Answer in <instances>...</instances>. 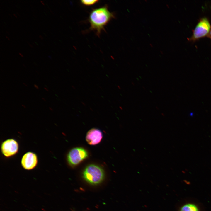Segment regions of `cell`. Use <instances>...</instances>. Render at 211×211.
I'll return each instance as SVG.
<instances>
[{"instance_id":"6da1fadb","label":"cell","mask_w":211,"mask_h":211,"mask_svg":"<svg viewBox=\"0 0 211 211\" xmlns=\"http://www.w3.org/2000/svg\"><path fill=\"white\" fill-rule=\"evenodd\" d=\"M114 18V14L109 11L106 5L93 9L88 18L90 25L89 30L96 31V35L99 36L102 31L105 30V26Z\"/></svg>"},{"instance_id":"7a4b0ae2","label":"cell","mask_w":211,"mask_h":211,"mask_svg":"<svg viewBox=\"0 0 211 211\" xmlns=\"http://www.w3.org/2000/svg\"><path fill=\"white\" fill-rule=\"evenodd\" d=\"M211 30V25L209 19L206 17L200 18L195 28L193 30L192 34L188 40L194 42L200 39L208 37Z\"/></svg>"},{"instance_id":"3957f363","label":"cell","mask_w":211,"mask_h":211,"mask_svg":"<svg viewBox=\"0 0 211 211\" xmlns=\"http://www.w3.org/2000/svg\"><path fill=\"white\" fill-rule=\"evenodd\" d=\"M84 179L92 185H97L104 179V173L100 167L96 165L91 164L87 166L83 172Z\"/></svg>"},{"instance_id":"277c9868","label":"cell","mask_w":211,"mask_h":211,"mask_svg":"<svg viewBox=\"0 0 211 211\" xmlns=\"http://www.w3.org/2000/svg\"><path fill=\"white\" fill-rule=\"evenodd\" d=\"M86 150L81 147H77L71 149L69 152L67 159L68 163L72 166L79 164L88 156Z\"/></svg>"},{"instance_id":"5b68a950","label":"cell","mask_w":211,"mask_h":211,"mask_svg":"<svg viewBox=\"0 0 211 211\" xmlns=\"http://www.w3.org/2000/svg\"><path fill=\"white\" fill-rule=\"evenodd\" d=\"M18 144L13 139H7L4 141L1 146L2 154L5 157H10L15 155L18 152Z\"/></svg>"},{"instance_id":"8992f818","label":"cell","mask_w":211,"mask_h":211,"mask_svg":"<svg viewBox=\"0 0 211 211\" xmlns=\"http://www.w3.org/2000/svg\"><path fill=\"white\" fill-rule=\"evenodd\" d=\"M38 162L37 155L32 152H28L23 156L21 164L23 168L27 170L33 169L36 166Z\"/></svg>"},{"instance_id":"52a82bcc","label":"cell","mask_w":211,"mask_h":211,"mask_svg":"<svg viewBox=\"0 0 211 211\" xmlns=\"http://www.w3.org/2000/svg\"><path fill=\"white\" fill-rule=\"evenodd\" d=\"M103 135L101 132L99 130L93 128L87 133L86 140L87 143L91 145H95L101 141Z\"/></svg>"},{"instance_id":"ba28073f","label":"cell","mask_w":211,"mask_h":211,"mask_svg":"<svg viewBox=\"0 0 211 211\" xmlns=\"http://www.w3.org/2000/svg\"><path fill=\"white\" fill-rule=\"evenodd\" d=\"M179 211H200L197 205L192 203H187L182 205Z\"/></svg>"},{"instance_id":"9c48e42d","label":"cell","mask_w":211,"mask_h":211,"mask_svg":"<svg viewBox=\"0 0 211 211\" xmlns=\"http://www.w3.org/2000/svg\"><path fill=\"white\" fill-rule=\"evenodd\" d=\"M98 0H81L80 1V2L83 5L86 6H90L94 5L96 3L99 2Z\"/></svg>"},{"instance_id":"30bf717a","label":"cell","mask_w":211,"mask_h":211,"mask_svg":"<svg viewBox=\"0 0 211 211\" xmlns=\"http://www.w3.org/2000/svg\"><path fill=\"white\" fill-rule=\"evenodd\" d=\"M207 37H208L209 38H210L211 40V30H210L209 34Z\"/></svg>"},{"instance_id":"8fae6325","label":"cell","mask_w":211,"mask_h":211,"mask_svg":"<svg viewBox=\"0 0 211 211\" xmlns=\"http://www.w3.org/2000/svg\"><path fill=\"white\" fill-rule=\"evenodd\" d=\"M34 86L35 87V88L36 89H39L38 86L35 84H34Z\"/></svg>"},{"instance_id":"7c38bea8","label":"cell","mask_w":211,"mask_h":211,"mask_svg":"<svg viewBox=\"0 0 211 211\" xmlns=\"http://www.w3.org/2000/svg\"><path fill=\"white\" fill-rule=\"evenodd\" d=\"M27 42L28 43V44H29V45L31 47H32V48H33V47L31 44H30L28 42H27Z\"/></svg>"},{"instance_id":"4fadbf2b","label":"cell","mask_w":211,"mask_h":211,"mask_svg":"<svg viewBox=\"0 0 211 211\" xmlns=\"http://www.w3.org/2000/svg\"><path fill=\"white\" fill-rule=\"evenodd\" d=\"M39 37L41 39L43 40V37L41 35H40Z\"/></svg>"},{"instance_id":"5bb4252c","label":"cell","mask_w":211,"mask_h":211,"mask_svg":"<svg viewBox=\"0 0 211 211\" xmlns=\"http://www.w3.org/2000/svg\"><path fill=\"white\" fill-rule=\"evenodd\" d=\"M19 55H20L22 57H23V55H22L21 54V53H19Z\"/></svg>"},{"instance_id":"9a60e30c","label":"cell","mask_w":211,"mask_h":211,"mask_svg":"<svg viewBox=\"0 0 211 211\" xmlns=\"http://www.w3.org/2000/svg\"><path fill=\"white\" fill-rule=\"evenodd\" d=\"M44 89H45L46 91H48V89L47 88L45 87V88H44Z\"/></svg>"},{"instance_id":"2e32d148","label":"cell","mask_w":211,"mask_h":211,"mask_svg":"<svg viewBox=\"0 0 211 211\" xmlns=\"http://www.w3.org/2000/svg\"><path fill=\"white\" fill-rule=\"evenodd\" d=\"M49 109H50V110H51L52 111L53 109H52V108H50V107H49Z\"/></svg>"},{"instance_id":"e0dca14e","label":"cell","mask_w":211,"mask_h":211,"mask_svg":"<svg viewBox=\"0 0 211 211\" xmlns=\"http://www.w3.org/2000/svg\"><path fill=\"white\" fill-rule=\"evenodd\" d=\"M40 2H41V3H42L43 5H44V3H43V2L42 1H40Z\"/></svg>"},{"instance_id":"ac0fdd59","label":"cell","mask_w":211,"mask_h":211,"mask_svg":"<svg viewBox=\"0 0 211 211\" xmlns=\"http://www.w3.org/2000/svg\"><path fill=\"white\" fill-rule=\"evenodd\" d=\"M6 37L8 39V40H10L9 38H8L7 36H6Z\"/></svg>"},{"instance_id":"d6986e66","label":"cell","mask_w":211,"mask_h":211,"mask_svg":"<svg viewBox=\"0 0 211 211\" xmlns=\"http://www.w3.org/2000/svg\"><path fill=\"white\" fill-rule=\"evenodd\" d=\"M22 106L23 107H24L25 108H26V107H25V106H24V105H22Z\"/></svg>"},{"instance_id":"ffe728a7","label":"cell","mask_w":211,"mask_h":211,"mask_svg":"<svg viewBox=\"0 0 211 211\" xmlns=\"http://www.w3.org/2000/svg\"><path fill=\"white\" fill-rule=\"evenodd\" d=\"M42 99L43 100H44V101H46V100H45V99H44V98H42Z\"/></svg>"},{"instance_id":"44dd1931","label":"cell","mask_w":211,"mask_h":211,"mask_svg":"<svg viewBox=\"0 0 211 211\" xmlns=\"http://www.w3.org/2000/svg\"><path fill=\"white\" fill-rule=\"evenodd\" d=\"M48 57L50 58V59H51V57L50 56H48Z\"/></svg>"},{"instance_id":"7402d4cb","label":"cell","mask_w":211,"mask_h":211,"mask_svg":"<svg viewBox=\"0 0 211 211\" xmlns=\"http://www.w3.org/2000/svg\"><path fill=\"white\" fill-rule=\"evenodd\" d=\"M13 15H14V16H15L16 17H17V16H16L15 14H13Z\"/></svg>"},{"instance_id":"603a6c76","label":"cell","mask_w":211,"mask_h":211,"mask_svg":"<svg viewBox=\"0 0 211 211\" xmlns=\"http://www.w3.org/2000/svg\"><path fill=\"white\" fill-rule=\"evenodd\" d=\"M23 84H24V85H25L26 86H27V85H26V84H25L24 83H23Z\"/></svg>"}]
</instances>
